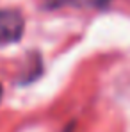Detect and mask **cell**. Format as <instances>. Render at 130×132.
<instances>
[{"label":"cell","mask_w":130,"mask_h":132,"mask_svg":"<svg viewBox=\"0 0 130 132\" xmlns=\"http://www.w3.org/2000/svg\"><path fill=\"white\" fill-rule=\"evenodd\" d=\"M25 30V20L16 9H0V46L20 41Z\"/></svg>","instance_id":"1"},{"label":"cell","mask_w":130,"mask_h":132,"mask_svg":"<svg viewBox=\"0 0 130 132\" xmlns=\"http://www.w3.org/2000/svg\"><path fill=\"white\" fill-rule=\"evenodd\" d=\"M110 4V0H46L48 9L59 7H79V9H103Z\"/></svg>","instance_id":"2"},{"label":"cell","mask_w":130,"mask_h":132,"mask_svg":"<svg viewBox=\"0 0 130 132\" xmlns=\"http://www.w3.org/2000/svg\"><path fill=\"white\" fill-rule=\"evenodd\" d=\"M0 98H2V86H0Z\"/></svg>","instance_id":"3"},{"label":"cell","mask_w":130,"mask_h":132,"mask_svg":"<svg viewBox=\"0 0 130 132\" xmlns=\"http://www.w3.org/2000/svg\"><path fill=\"white\" fill-rule=\"evenodd\" d=\"M66 132H71V129H66Z\"/></svg>","instance_id":"4"}]
</instances>
